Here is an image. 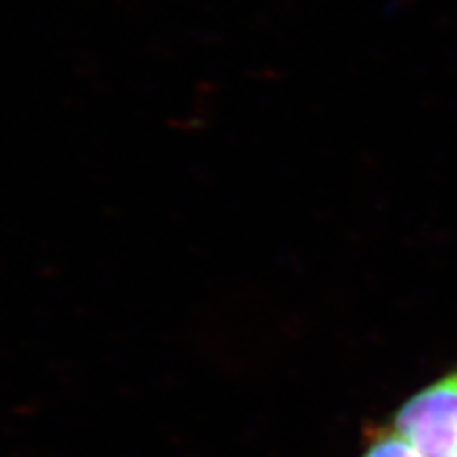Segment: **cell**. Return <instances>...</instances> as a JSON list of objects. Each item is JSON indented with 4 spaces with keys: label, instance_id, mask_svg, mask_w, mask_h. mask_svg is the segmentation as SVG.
Listing matches in <instances>:
<instances>
[{
    "label": "cell",
    "instance_id": "3",
    "mask_svg": "<svg viewBox=\"0 0 457 457\" xmlns=\"http://www.w3.org/2000/svg\"><path fill=\"white\" fill-rule=\"evenodd\" d=\"M442 457H457V450H455V452H452V453H446V455H442Z\"/></svg>",
    "mask_w": 457,
    "mask_h": 457
},
{
    "label": "cell",
    "instance_id": "1",
    "mask_svg": "<svg viewBox=\"0 0 457 457\" xmlns=\"http://www.w3.org/2000/svg\"><path fill=\"white\" fill-rule=\"evenodd\" d=\"M425 457L457 450V370L413 395L393 423Z\"/></svg>",
    "mask_w": 457,
    "mask_h": 457
},
{
    "label": "cell",
    "instance_id": "2",
    "mask_svg": "<svg viewBox=\"0 0 457 457\" xmlns=\"http://www.w3.org/2000/svg\"><path fill=\"white\" fill-rule=\"evenodd\" d=\"M361 457H425L395 428L378 431Z\"/></svg>",
    "mask_w": 457,
    "mask_h": 457
}]
</instances>
